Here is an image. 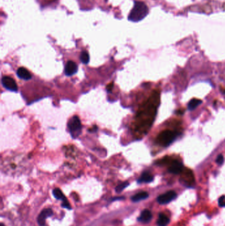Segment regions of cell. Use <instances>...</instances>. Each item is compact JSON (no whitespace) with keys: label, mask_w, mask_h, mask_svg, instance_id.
Instances as JSON below:
<instances>
[{"label":"cell","mask_w":225,"mask_h":226,"mask_svg":"<svg viewBox=\"0 0 225 226\" xmlns=\"http://www.w3.org/2000/svg\"><path fill=\"white\" fill-rule=\"evenodd\" d=\"M3 86L9 91L17 92L18 87L15 81L9 76H3L2 79Z\"/></svg>","instance_id":"4"},{"label":"cell","mask_w":225,"mask_h":226,"mask_svg":"<svg viewBox=\"0 0 225 226\" xmlns=\"http://www.w3.org/2000/svg\"><path fill=\"white\" fill-rule=\"evenodd\" d=\"M53 214V211L52 209L50 208H46L43 210L41 213L39 214L38 218V223L40 226H44L46 223V219L47 218L51 216Z\"/></svg>","instance_id":"6"},{"label":"cell","mask_w":225,"mask_h":226,"mask_svg":"<svg viewBox=\"0 0 225 226\" xmlns=\"http://www.w3.org/2000/svg\"><path fill=\"white\" fill-rule=\"evenodd\" d=\"M218 204L220 205V206H225V196H221L218 200Z\"/></svg>","instance_id":"18"},{"label":"cell","mask_w":225,"mask_h":226,"mask_svg":"<svg viewBox=\"0 0 225 226\" xmlns=\"http://www.w3.org/2000/svg\"><path fill=\"white\" fill-rule=\"evenodd\" d=\"M216 161H217V163L218 164H219V165H221V164H223V163L224 162V157H223V156L222 155H219V156L217 157V159H216Z\"/></svg>","instance_id":"19"},{"label":"cell","mask_w":225,"mask_h":226,"mask_svg":"<svg viewBox=\"0 0 225 226\" xmlns=\"http://www.w3.org/2000/svg\"><path fill=\"white\" fill-rule=\"evenodd\" d=\"M128 185H129L128 182H124V183H122L120 184L119 185H117L116 187V192H117V193H120V192L123 191V189H126Z\"/></svg>","instance_id":"17"},{"label":"cell","mask_w":225,"mask_h":226,"mask_svg":"<svg viewBox=\"0 0 225 226\" xmlns=\"http://www.w3.org/2000/svg\"><path fill=\"white\" fill-rule=\"evenodd\" d=\"M153 180V176L149 172H144L142 173L141 176L140 178L138 180V183H151Z\"/></svg>","instance_id":"11"},{"label":"cell","mask_w":225,"mask_h":226,"mask_svg":"<svg viewBox=\"0 0 225 226\" xmlns=\"http://www.w3.org/2000/svg\"><path fill=\"white\" fill-rule=\"evenodd\" d=\"M78 66L77 64L73 61H68L65 66V74L67 76H71L77 72Z\"/></svg>","instance_id":"7"},{"label":"cell","mask_w":225,"mask_h":226,"mask_svg":"<svg viewBox=\"0 0 225 226\" xmlns=\"http://www.w3.org/2000/svg\"><path fill=\"white\" fill-rule=\"evenodd\" d=\"M201 103H202V101L200 100V99H193L189 101L188 105V108L189 110H190V111H192V110L195 109Z\"/></svg>","instance_id":"15"},{"label":"cell","mask_w":225,"mask_h":226,"mask_svg":"<svg viewBox=\"0 0 225 226\" xmlns=\"http://www.w3.org/2000/svg\"><path fill=\"white\" fill-rule=\"evenodd\" d=\"M67 127L73 138H77L81 134L82 131V124L80 118L77 116L72 117L67 123Z\"/></svg>","instance_id":"2"},{"label":"cell","mask_w":225,"mask_h":226,"mask_svg":"<svg viewBox=\"0 0 225 226\" xmlns=\"http://www.w3.org/2000/svg\"><path fill=\"white\" fill-rule=\"evenodd\" d=\"M182 170H183L182 163L177 160H174L171 161L170 167L168 168V171L173 174L181 173Z\"/></svg>","instance_id":"8"},{"label":"cell","mask_w":225,"mask_h":226,"mask_svg":"<svg viewBox=\"0 0 225 226\" xmlns=\"http://www.w3.org/2000/svg\"><path fill=\"white\" fill-rule=\"evenodd\" d=\"M149 196V194L147 192H141L139 193L134 195L132 198V200L133 202H139L140 200H142L146 199Z\"/></svg>","instance_id":"13"},{"label":"cell","mask_w":225,"mask_h":226,"mask_svg":"<svg viewBox=\"0 0 225 226\" xmlns=\"http://www.w3.org/2000/svg\"><path fill=\"white\" fill-rule=\"evenodd\" d=\"M170 222V219L164 214H160L157 221V225L159 226H166Z\"/></svg>","instance_id":"12"},{"label":"cell","mask_w":225,"mask_h":226,"mask_svg":"<svg viewBox=\"0 0 225 226\" xmlns=\"http://www.w3.org/2000/svg\"><path fill=\"white\" fill-rule=\"evenodd\" d=\"M149 13L147 5L143 2L136 1L128 16V20L132 22H139L146 17Z\"/></svg>","instance_id":"1"},{"label":"cell","mask_w":225,"mask_h":226,"mask_svg":"<svg viewBox=\"0 0 225 226\" xmlns=\"http://www.w3.org/2000/svg\"><path fill=\"white\" fill-rule=\"evenodd\" d=\"M53 195L54 196V197L58 200H61L62 202L66 200V198L64 196V195L63 194V192H61V190L60 189H55L53 190Z\"/></svg>","instance_id":"14"},{"label":"cell","mask_w":225,"mask_h":226,"mask_svg":"<svg viewBox=\"0 0 225 226\" xmlns=\"http://www.w3.org/2000/svg\"><path fill=\"white\" fill-rule=\"evenodd\" d=\"M0 226H5V225H3V224H1V225H0Z\"/></svg>","instance_id":"23"},{"label":"cell","mask_w":225,"mask_h":226,"mask_svg":"<svg viewBox=\"0 0 225 226\" xmlns=\"http://www.w3.org/2000/svg\"><path fill=\"white\" fill-rule=\"evenodd\" d=\"M152 219V214L148 210H144L139 218V221L143 223H148Z\"/></svg>","instance_id":"10"},{"label":"cell","mask_w":225,"mask_h":226,"mask_svg":"<svg viewBox=\"0 0 225 226\" xmlns=\"http://www.w3.org/2000/svg\"><path fill=\"white\" fill-rule=\"evenodd\" d=\"M112 88H113V84H110L109 85H108V87H107V91H108V92H110V91H111V90L112 89Z\"/></svg>","instance_id":"21"},{"label":"cell","mask_w":225,"mask_h":226,"mask_svg":"<svg viewBox=\"0 0 225 226\" xmlns=\"http://www.w3.org/2000/svg\"><path fill=\"white\" fill-rule=\"evenodd\" d=\"M176 137V133L172 130H166L162 131L157 136L156 142L162 146H168L174 142Z\"/></svg>","instance_id":"3"},{"label":"cell","mask_w":225,"mask_h":226,"mask_svg":"<svg viewBox=\"0 0 225 226\" xmlns=\"http://www.w3.org/2000/svg\"><path fill=\"white\" fill-rule=\"evenodd\" d=\"M17 75L20 79L24 80H29L32 78L31 73L25 68H19L17 71Z\"/></svg>","instance_id":"9"},{"label":"cell","mask_w":225,"mask_h":226,"mask_svg":"<svg viewBox=\"0 0 225 226\" xmlns=\"http://www.w3.org/2000/svg\"><path fill=\"white\" fill-rule=\"evenodd\" d=\"M61 205H62V206L64 208H65L67 209H71V206H70V204L69 203V202L67 201V200H65V201H64L63 203H62V204H61Z\"/></svg>","instance_id":"20"},{"label":"cell","mask_w":225,"mask_h":226,"mask_svg":"<svg viewBox=\"0 0 225 226\" xmlns=\"http://www.w3.org/2000/svg\"><path fill=\"white\" fill-rule=\"evenodd\" d=\"M80 60L83 64H87L89 62V54L87 51H83L80 54Z\"/></svg>","instance_id":"16"},{"label":"cell","mask_w":225,"mask_h":226,"mask_svg":"<svg viewBox=\"0 0 225 226\" xmlns=\"http://www.w3.org/2000/svg\"><path fill=\"white\" fill-rule=\"evenodd\" d=\"M177 195L174 191H168L166 193L159 196L157 198V200L160 204H165L169 203L174 199L176 198Z\"/></svg>","instance_id":"5"},{"label":"cell","mask_w":225,"mask_h":226,"mask_svg":"<svg viewBox=\"0 0 225 226\" xmlns=\"http://www.w3.org/2000/svg\"><path fill=\"white\" fill-rule=\"evenodd\" d=\"M91 129H93V130H91V129L89 130L90 132H95V131L97 130V126H94L93 128H91Z\"/></svg>","instance_id":"22"}]
</instances>
